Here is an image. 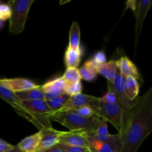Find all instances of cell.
<instances>
[{
	"label": "cell",
	"instance_id": "obj_1",
	"mask_svg": "<svg viewBox=\"0 0 152 152\" xmlns=\"http://www.w3.org/2000/svg\"><path fill=\"white\" fill-rule=\"evenodd\" d=\"M152 132V88L137 97L131 108L124 129L120 134L122 152H137Z\"/></svg>",
	"mask_w": 152,
	"mask_h": 152
},
{
	"label": "cell",
	"instance_id": "obj_2",
	"mask_svg": "<svg viewBox=\"0 0 152 152\" xmlns=\"http://www.w3.org/2000/svg\"><path fill=\"white\" fill-rule=\"evenodd\" d=\"M51 121L60 123L70 131H82L86 132H94L103 122L104 119L97 115L85 118L72 111H56L48 117Z\"/></svg>",
	"mask_w": 152,
	"mask_h": 152
},
{
	"label": "cell",
	"instance_id": "obj_3",
	"mask_svg": "<svg viewBox=\"0 0 152 152\" xmlns=\"http://www.w3.org/2000/svg\"><path fill=\"white\" fill-rule=\"evenodd\" d=\"M0 98L11 105L16 113L28 122L32 123L39 131L51 128L50 120L46 117L35 115L30 112L17 97L16 94L0 83Z\"/></svg>",
	"mask_w": 152,
	"mask_h": 152
},
{
	"label": "cell",
	"instance_id": "obj_4",
	"mask_svg": "<svg viewBox=\"0 0 152 152\" xmlns=\"http://www.w3.org/2000/svg\"><path fill=\"white\" fill-rule=\"evenodd\" d=\"M34 0H10L8 5L11 8L9 31L12 34H19L25 29L27 16Z\"/></svg>",
	"mask_w": 152,
	"mask_h": 152
},
{
	"label": "cell",
	"instance_id": "obj_5",
	"mask_svg": "<svg viewBox=\"0 0 152 152\" xmlns=\"http://www.w3.org/2000/svg\"><path fill=\"white\" fill-rule=\"evenodd\" d=\"M124 77L121 75L117 69V74L113 82H108V89L114 92L116 96V100L122 112V130L119 134L122 133L124 129L129 118L131 108L133 105L134 101H130L128 99L124 90Z\"/></svg>",
	"mask_w": 152,
	"mask_h": 152
},
{
	"label": "cell",
	"instance_id": "obj_6",
	"mask_svg": "<svg viewBox=\"0 0 152 152\" xmlns=\"http://www.w3.org/2000/svg\"><path fill=\"white\" fill-rule=\"evenodd\" d=\"M100 98L86 95L84 94H79L70 97L66 104L58 111H68L78 109L82 107H89L91 108L98 116V113L100 107Z\"/></svg>",
	"mask_w": 152,
	"mask_h": 152
},
{
	"label": "cell",
	"instance_id": "obj_7",
	"mask_svg": "<svg viewBox=\"0 0 152 152\" xmlns=\"http://www.w3.org/2000/svg\"><path fill=\"white\" fill-rule=\"evenodd\" d=\"M98 116L111 123L117 129L118 134L121 132L122 112L117 102L109 104L101 101Z\"/></svg>",
	"mask_w": 152,
	"mask_h": 152
},
{
	"label": "cell",
	"instance_id": "obj_8",
	"mask_svg": "<svg viewBox=\"0 0 152 152\" xmlns=\"http://www.w3.org/2000/svg\"><path fill=\"white\" fill-rule=\"evenodd\" d=\"M90 145L88 150L91 152H122L123 142L120 135L110 134L108 140L104 142L88 140Z\"/></svg>",
	"mask_w": 152,
	"mask_h": 152
},
{
	"label": "cell",
	"instance_id": "obj_9",
	"mask_svg": "<svg viewBox=\"0 0 152 152\" xmlns=\"http://www.w3.org/2000/svg\"><path fill=\"white\" fill-rule=\"evenodd\" d=\"M59 142L74 146L83 147L88 149L90 145L88 139V132L82 131H59Z\"/></svg>",
	"mask_w": 152,
	"mask_h": 152
},
{
	"label": "cell",
	"instance_id": "obj_10",
	"mask_svg": "<svg viewBox=\"0 0 152 152\" xmlns=\"http://www.w3.org/2000/svg\"><path fill=\"white\" fill-rule=\"evenodd\" d=\"M41 87L44 92L45 99V100H49L65 93L66 82L62 77H58L47 82Z\"/></svg>",
	"mask_w": 152,
	"mask_h": 152
},
{
	"label": "cell",
	"instance_id": "obj_11",
	"mask_svg": "<svg viewBox=\"0 0 152 152\" xmlns=\"http://www.w3.org/2000/svg\"><path fill=\"white\" fill-rule=\"evenodd\" d=\"M40 133V142L37 152H42L55 146L59 143V131L53 127L39 131Z\"/></svg>",
	"mask_w": 152,
	"mask_h": 152
},
{
	"label": "cell",
	"instance_id": "obj_12",
	"mask_svg": "<svg viewBox=\"0 0 152 152\" xmlns=\"http://www.w3.org/2000/svg\"><path fill=\"white\" fill-rule=\"evenodd\" d=\"M0 83L14 93L25 91L38 87V85L35 84V83L25 78H0Z\"/></svg>",
	"mask_w": 152,
	"mask_h": 152
},
{
	"label": "cell",
	"instance_id": "obj_13",
	"mask_svg": "<svg viewBox=\"0 0 152 152\" xmlns=\"http://www.w3.org/2000/svg\"><path fill=\"white\" fill-rule=\"evenodd\" d=\"M151 4V0H140L137 1V8L134 12V16H136V42H137L143 22Z\"/></svg>",
	"mask_w": 152,
	"mask_h": 152
},
{
	"label": "cell",
	"instance_id": "obj_14",
	"mask_svg": "<svg viewBox=\"0 0 152 152\" xmlns=\"http://www.w3.org/2000/svg\"><path fill=\"white\" fill-rule=\"evenodd\" d=\"M24 106L32 114L35 115L41 116L48 118L50 114H52L51 110L49 108L45 99H39L34 101H25L22 102Z\"/></svg>",
	"mask_w": 152,
	"mask_h": 152
},
{
	"label": "cell",
	"instance_id": "obj_15",
	"mask_svg": "<svg viewBox=\"0 0 152 152\" xmlns=\"http://www.w3.org/2000/svg\"><path fill=\"white\" fill-rule=\"evenodd\" d=\"M117 62V68L124 78L132 77L136 79L137 80H140V76L137 68L129 58L123 56Z\"/></svg>",
	"mask_w": 152,
	"mask_h": 152
},
{
	"label": "cell",
	"instance_id": "obj_16",
	"mask_svg": "<svg viewBox=\"0 0 152 152\" xmlns=\"http://www.w3.org/2000/svg\"><path fill=\"white\" fill-rule=\"evenodd\" d=\"M40 142L39 132L24 138L16 146L22 152H37Z\"/></svg>",
	"mask_w": 152,
	"mask_h": 152
},
{
	"label": "cell",
	"instance_id": "obj_17",
	"mask_svg": "<svg viewBox=\"0 0 152 152\" xmlns=\"http://www.w3.org/2000/svg\"><path fill=\"white\" fill-rule=\"evenodd\" d=\"M97 72L105 77L108 82H113L117 71V60H111L102 65H96Z\"/></svg>",
	"mask_w": 152,
	"mask_h": 152
},
{
	"label": "cell",
	"instance_id": "obj_18",
	"mask_svg": "<svg viewBox=\"0 0 152 152\" xmlns=\"http://www.w3.org/2000/svg\"><path fill=\"white\" fill-rule=\"evenodd\" d=\"M78 70L80 78L88 82L94 80L98 74L96 65L92 61V59L85 62L84 65Z\"/></svg>",
	"mask_w": 152,
	"mask_h": 152
},
{
	"label": "cell",
	"instance_id": "obj_19",
	"mask_svg": "<svg viewBox=\"0 0 152 152\" xmlns=\"http://www.w3.org/2000/svg\"><path fill=\"white\" fill-rule=\"evenodd\" d=\"M15 94L21 102L45 99L44 92L42 89L41 86H38V87L35 88L30 89V90L25 91L17 92Z\"/></svg>",
	"mask_w": 152,
	"mask_h": 152
},
{
	"label": "cell",
	"instance_id": "obj_20",
	"mask_svg": "<svg viewBox=\"0 0 152 152\" xmlns=\"http://www.w3.org/2000/svg\"><path fill=\"white\" fill-rule=\"evenodd\" d=\"M124 90L129 100H135L140 92V86L137 80L132 77H126L124 79Z\"/></svg>",
	"mask_w": 152,
	"mask_h": 152
},
{
	"label": "cell",
	"instance_id": "obj_21",
	"mask_svg": "<svg viewBox=\"0 0 152 152\" xmlns=\"http://www.w3.org/2000/svg\"><path fill=\"white\" fill-rule=\"evenodd\" d=\"M81 61V49L74 50L68 47L65 53V64L68 68H77Z\"/></svg>",
	"mask_w": 152,
	"mask_h": 152
},
{
	"label": "cell",
	"instance_id": "obj_22",
	"mask_svg": "<svg viewBox=\"0 0 152 152\" xmlns=\"http://www.w3.org/2000/svg\"><path fill=\"white\" fill-rule=\"evenodd\" d=\"M68 47L74 50L80 48V28L77 22H74L71 25L69 33V44Z\"/></svg>",
	"mask_w": 152,
	"mask_h": 152
},
{
	"label": "cell",
	"instance_id": "obj_23",
	"mask_svg": "<svg viewBox=\"0 0 152 152\" xmlns=\"http://www.w3.org/2000/svg\"><path fill=\"white\" fill-rule=\"evenodd\" d=\"M70 97H71V96L67 94L66 93H64L59 96L53 98V99L46 101H47L48 105L50 109L51 110L52 113H54L59 111L68 102Z\"/></svg>",
	"mask_w": 152,
	"mask_h": 152
},
{
	"label": "cell",
	"instance_id": "obj_24",
	"mask_svg": "<svg viewBox=\"0 0 152 152\" xmlns=\"http://www.w3.org/2000/svg\"><path fill=\"white\" fill-rule=\"evenodd\" d=\"M62 77L66 83H74L81 81L79 70L77 68H68Z\"/></svg>",
	"mask_w": 152,
	"mask_h": 152
},
{
	"label": "cell",
	"instance_id": "obj_25",
	"mask_svg": "<svg viewBox=\"0 0 152 152\" xmlns=\"http://www.w3.org/2000/svg\"><path fill=\"white\" fill-rule=\"evenodd\" d=\"M82 90H83V85H82L81 81L74 83H66L65 93L69 95V96H74V95L81 94Z\"/></svg>",
	"mask_w": 152,
	"mask_h": 152
},
{
	"label": "cell",
	"instance_id": "obj_26",
	"mask_svg": "<svg viewBox=\"0 0 152 152\" xmlns=\"http://www.w3.org/2000/svg\"><path fill=\"white\" fill-rule=\"evenodd\" d=\"M56 145L63 152H86L88 150V148H86L67 145V144L60 143V142L57 143Z\"/></svg>",
	"mask_w": 152,
	"mask_h": 152
},
{
	"label": "cell",
	"instance_id": "obj_27",
	"mask_svg": "<svg viewBox=\"0 0 152 152\" xmlns=\"http://www.w3.org/2000/svg\"><path fill=\"white\" fill-rule=\"evenodd\" d=\"M11 16V8L8 4H0V20L4 22Z\"/></svg>",
	"mask_w": 152,
	"mask_h": 152
},
{
	"label": "cell",
	"instance_id": "obj_28",
	"mask_svg": "<svg viewBox=\"0 0 152 152\" xmlns=\"http://www.w3.org/2000/svg\"><path fill=\"white\" fill-rule=\"evenodd\" d=\"M72 111L77 113V114L80 115L81 117H85V118H89V117H91L93 116L96 115L95 113L94 112L93 110L91 108H90L89 107H82V108H78V109L73 110Z\"/></svg>",
	"mask_w": 152,
	"mask_h": 152
},
{
	"label": "cell",
	"instance_id": "obj_29",
	"mask_svg": "<svg viewBox=\"0 0 152 152\" xmlns=\"http://www.w3.org/2000/svg\"><path fill=\"white\" fill-rule=\"evenodd\" d=\"M107 60L106 55L103 51H98L94 56L92 61L96 64V65H102V64L105 63Z\"/></svg>",
	"mask_w": 152,
	"mask_h": 152
},
{
	"label": "cell",
	"instance_id": "obj_30",
	"mask_svg": "<svg viewBox=\"0 0 152 152\" xmlns=\"http://www.w3.org/2000/svg\"><path fill=\"white\" fill-rule=\"evenodd\" d=\"M93 133L95 135H100V136H105V135L109 134L108 130V122L104 120L100 126L94 132H93Z\"/></svg>",
	"mask_w": 152,
	"mask_h": 152
},
{
	"label": "cell",
	"instance_id": "obj_31",
	"mask_svg": "<svg viewBox=\"0 0 152 152\" xmlns=\"http://www.w3.org/2000/svg\"><path fill=\"white\" fill-rule=\"evenodd\" d=\"M100 100L102 101V102H105V103L109 104H113L117 102L115 94H114V92L111 91L110 90H108V92H107L102 97L100 98Z\"/></svg>",
	"mask_w": 152,
	"mask_h": 152
},
{
	"label": "cell",
	"instance_id": "obj_32",
	"mask_svg": "<svg viewBox=\"0 0 152 152\" xmlns=\"http://www.w3.org/2000/svg\"><path fill=\"white\" fill-rule=\"evenodd\" d=\"M14 145H12L6 141L0 139V152H7L11 150Z\"/></svg>",
	"mask_w": 152,
	"mask_h": 152
},
{
	"label": "cell",
	"instance_id": "obj_33",
	"mask_svg": "<svg viewBox=\"0 0 152 152\" xmlns=\"http://www.w3.org/2000/svg\"><path fill=\"white\" fill-rule=\"evenodd\" d=\"M137 0H132V1H126V5H127V7L131 8L134 12L137 8Z\"/></svg>",
	"mask_w": 152,
	"mask_h": 152
},
{
	"label": "cell",
	"instance_id": "obj_34",
	"mask_svg": "<svg viewBox=\"0 0 152 152\" xmlns=\"http://www.w3.org/2000/svg\"><path fill=\"white\" fill-rule=\"evenodd\" d=\"M42 152H63V151H62L60 148H58L56 145H55V146L52 147V148H48V149L45 150V151H43Z\"/></svg>",
	"mask_w": 152,
	"mask_h": 152
},
{
	"label": "cell",
	"instance_id": "obj_35",
	"mask_svg": "<svg viewBox=\"0 0 152 152\" xmlns=\"http://www.w3.org/2000/svg\"><path fill=\"white\" fill-rule=\"evenodd\" d=\"M7 152H22L19 150V148H18L16 145H15V146H13V148H12L11 150H10V151H8Z\"/></svg>",
	"mask_w": 152,
	"mask_h": 152
},
{
	"label": "cell",
	"instance_id": "obj_36",
	"mask_svg": "<svg viewBox=\"0 0 152 152\" xmlns=\"http://www.w3.org/2000/svg\"><path fill=\"white\" fill-rule=\"evenodd\" d=\"M3 25H4V22H2V21L0 20V29H1V28H2Z\"/></svg>",
	"mask_w": 152,
	"mask_h": 152
},
{
	"label": "cell",
	"instance_id": "obj_37",
	"mask_svg": "<svg viewBox=\"0 0 152 152\" xmlns=\"http://www.w3.org/2000/svg\"><path fill=\"white\" fill-rule=\"evenodd\" d=\"M86 152H91V151H89V150H88H88H87V151H86Z\"/></svg>",
	"mask_w": 152,
	"mask_h": 152
},
{
	"label": "cell",
	"instance_id": "obj_38",
	"mask_svg": "<svg viewBox=\"0 0 152 152\" xmlns=\"http://www.w3.org/2000/svg\"><path fill=\"white\" fill-rule=\"evenodd\" d=\"M0 4H1V2H0Z\"/></svg>",
	"mask_w": 152,
	"mask_h": 152
}]
</instances>
